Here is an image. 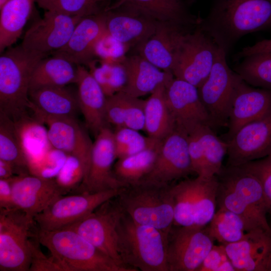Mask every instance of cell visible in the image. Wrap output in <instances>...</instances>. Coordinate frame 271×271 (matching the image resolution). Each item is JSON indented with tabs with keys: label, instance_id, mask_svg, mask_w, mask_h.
I'll return each instance as SVG.
<instances>
[{
	"label": "cell",
	"instance_id": "obj_1",
	"mask_svg": "<svg viewBox=\"0 0 271 271\" xmlns=\"http://www.w3.org/2000/svg\"><path fill=\"white\" fill-rule=\"evenodd\" d=\"M197 26L227 54L244 36L271 28V0H212Z\"/></svg>",
	"mask_w": 271,
	"mask_h": 271
},
{
	"label": "cell",
	"instance_id": "obj_2",
	"mask_svg": "<svg viewBox=\"0 0 271 271\" xmlns=\"http://www.w3.org/2000/svg\"><path fill=\"white\" fill-rule=\"evenodd\" d=\"M216 177L218 208L229 210L240 217L247 232L261 229L271 234L266 218L271 207L258 179L240 166L228 165L222 167Z\"/></svg>",
	"mask_w": 271,
	"mask_h": 271
},
{
	"label": "cell",
	"instance_id": "obj_3",
	"mask_svg": "<svg viewBox=\"0 0 271 271\" xmlns=\"http://www.w3.org/2000/svg\"><path fill=\"white\" fill-rule=\"evenodd\" d=\"M116 232L117 250L125 266L134 271H169L168 233L138 223L124 211Z\"/></svg>",
	"mask_w": 271,
	"mask_h": 271
},
{
	"label": "cell",
	"instance_id": "obj_4",
	"mask_svg": "<svg viewBox=\"0 0 271 271\" xmlns=\"http://www.w3.org/2000/svg\"><path fill=\"white\" fill-rule=\"evenodd\" d=\"M35 236L61 271H133L117 263L72 229L42 230L37 227Z\"/></svg>",
	"mask_w": 271,
	"mask_h": 271
},
{
	"label": "cell",
	"instance_id": "obj_5",
	"mask_svg": "<svg viewBox=\"0 0 271 271\" xmlns=\"http://www.w3.org/2000/svg\"><path fill=\"white\" fill-rule=\"evenodd\" d=\"M43 58L25 51L21 45L11 46L1 55L0 112L14 121L28 114L31 77Z\"/></svg>",
	"mask_w": 271,
	"mask_h": 271
},
{
	"label": "cell",
	"instance_id": "obj_6",
	"mask_svg": "<svg viewBox=\"0 0 271 271\" xmlns=\"http://www.w3.org/2000/svg\"><path fill=\"white\" fill-rule=\"evenodd\" d=\"M170 186L141 182L124 187L116 198L134 221L169 233L174 216Z\"/></svg>",
	"mask_w": 271,
	"mask_h": 271
},
{
	"label": "cell",
	"instance_id": "obj_7",
	"mask_svg": "<svg viewBox=\"0 0 271 271\" xmlns=\"http://www.w3.org/2000/svg\"><path fill=\"white\" fill-rule=\"evenodd\" d=\"M216 176H197L170 186L174 202V222L177 226L205 227L216 212Z\"/></svg>",
	"mask_w": 271,
	"mask_h": 271
},
{
	"label": "cell",
	"instance_id": "obj_8",
	"mask_svg": "<svg viewBox=\"0 0 271 271\" xmlns=\"http://www.w3.org/2000/svg\"><path fill=\"white\" fill-rule=\"evenodd\" d=\"M21 210L0 209V270H30L37 228Z\"/></svg>",
	"mask_w": 271,
	"mask_h": 271
},
{
	"label": "cell",
	"instance_id": "obj_9",
	"mask_svg": "<svg viewBox=\"0 0 271 271\" xmlns=\"http://www.w3.org/2000/svg\"><path fill=\"white\" fill-rule=\"evenodd\" d=\"M123 188L61 195L35 216L34 219L38 228L42 230L66 227L85 218L106 201L117 197Z\"/></svg>",
	"mask_w": 271,
	"mask_h": 271
},
{
	"label": "cell",
	"instance_id": "obj_10",
	"mask_svg": "<svg viewBox=\"0 0 271 271\" xmlns=\"http://www.w3.org/2000/svg\"><path fill=\"white\" fill-rule=\"evenodd\" d=\"M220 48L198 26L185 36L172 73L198 88L210 74Z\"/></svg>",
	"mask_w": 271,
	"mask_h": 271
},
{
	"label": "cell",
	"instance_id": "obj_11",
	"mask_svg": "<svg viewBox=\"0 0 271 271\" xmlns=\"http://www.w3.org/2000/svg\"><path fill=\"white\" fill-rule=\"evenodd\" d=\"M227 54L219 49L209 75L198 88L213 126L228 124L238 75L229 67Z\"/></svg>",
	"mask_w": 271,
	"mask_h": 271
},
{
	"label": "cell",
	"instance_id": "obj_12",
	"mask_svg": "<svg viewBox=\"0 0 271 271\" xmlns=\"http://www.w3.org/2000/svg\"><path fill=\"white\" fill-rule=\"evenodd\" d=\"M206 226L172 227L167 247L169 271H197L214 245Z\"/></svg>",
	"mask_w": 271,
	"mask_h": 271
},
{
	"label": "cell",
	"instance_id": "obj_13",
	"mask_svg": "<svg viewBox=\"0 0 271 271\" xmlns=\"http://www.w3.org/2000/svg\"><path fill=\"white\" fill-rule=\"evenodd\" d=\"M123 212L116 197L101 204L85 218L65 228L76 231L117 263L128 267L122 262L117 250L116 227Z\"/></svg>",
	"mask_w": 271,
	"mask_h": 271
},
{
	"label": "cell",
	"instance_id": "obj_14",
	"mask_svg": "<svg viewBox=\"0 0 271 271\" xmlns=\"http://www.w3.org/2000/svg\"><path fill=\"white\" fill-rule=\"evenodd\" d=\"M82 18L45 11L26 32L20 45L29 53L45 58L67 44Z\"/></svg>",
	"mask_w": 271,
	"mask_h": 271
},
{
	"label": "cell",
	"instance_id": "obj_15",
	"mask_svg": "<svg viewBox=\"0 0 271 271\" xmlns=\"http://www.w3.org/2000/svg\"><path fill=\"white\" fill-rule=\"evenodd\" d=\"M192 172L187 134L176 126L161 141L154 166L141 182L170 185Z\"/></svg>",
	"mask_w": 271,
	"mask_h": 271
},
{
	"label": "cell",
	"instance_id": "obj_16",
	"mask_svg": "<svg viewBox=\"0 0 271 271\" xmlns=\"http://www.w3.org/2000/svg\"><path fill=\"white\" fill-rule=\"evenodd\" d=\"M116 159L113 131L106 126L95 137L88 166L76 193H96L124 187L115 177Z\"/></svg>",
	"mask_w": 271,
	"mask_h": 271
},
{
	"label": "cell",
	"instance_id": "obj_17",
	"mask_svg": "<svg viewBox=\"0 0 271 271\" xmlns=\"http://www.w3.org/2000/svg\"><path fill=\"white\" fill-rule=\"evenodd\" d=\"M228 166H239L271 155V108L241 127L227 142Z\"/></svg>",
	"mask_w": 271,
	"mask_h": 271
},
{
	"label": "cell",
	"instance_id": "obj_18",
	"mask_svg": "<svg viewBox=\"0 0 271 271\" xmlns=\"http://www.w3.org/2000/svg\"><path fill=\"white\" fill-rule=\"evenodd\" d=\"M30 110L34 117L47 125L52 147L79 159L85 164L86 171L93 143L75 117L51 116L33 107Z\"/></svg>",
	"mask_w": 271,
	"mask_h": 271
},
{
	"label": "cell",
	"instance_id": "obj_19",
	"mask_svg": "<svg viewBox=\"0 0 271 271\" xmlns=\"http://www.w3.org/2000/svg\"><path fill=\"white\" fill-rule=\"evenodd\" d=\"M166 96L176 126L186 133L199 124L213 127L198 88L193 85L174 77L166 86Z\"/></svg>",
	"mask_w": 271,
	"mask_h": 271
},
{
	"label": "cell",
	"instance_id": "obj_20",
	"mask_svg": "<svg viewBox=\"0 0 271 271\" xmlns=\"http://www.w3.org/2000/svg\"><path fill=\"white\" fill-rule=\"evenodd\" d=\"M11 180L15 208L33 218L57 198L66 195L55 179L26 174L15 175Z\"/></svg>",
	"mask_w": 271,
	"mask_h": 271
},
{
	"label": "cell",
	"instance_id": "obj_21",
	"mask_svg": "<svg viewBox=\"0 0 271 271\" xmlns=\"http://www.w3.org/2000/svg\"><path fill=\"white\" fill-rule=\"evenodd\" d=\"M195 28L157 22L154 34L138 47L140 54L160 69L172 72L185 35Z\"/></svg>",
	"mask_w": 271,
	"mask_h": 271
},
{
	"label": "cell",
	"instance_id": "obj_22",
	"mask_svg": "<svg viewBox=\"0 0 271 271\" xmlns=\"http://www.w3.org/2000/svg\"><path fill=\"white\" fill-rule=\"evenodd\" d=\"M270 108L271 90L252 86L238 75L228 123V140L243 126L262 116Z\"/></svg>",
	"mask_w": 271,
	"mask_h": 271
},
{
	"label": "cell",
	"instance_id": "obj_23",
	"mask_svg": "<svg viewBox=\"0 0 271 271\" xmlns=\"http://www.w3.org/2000/svg\"><path fill=\"white\" fill-rule=\"evenodd\" d=\"M106 31L105 12L83 17L67 44L52 54L62 56L76 65L87 66L94 60L96 44Z\"/></svg>",
	"mask_w": 271,
	"mask_h": 271
},
{
	"label": "cell",
	"instance_id": "obj_24",
	"mask_svg": "<svg viewBox=\"0 0 271 271\" xmlns=\"http://www.w3.org/2000/svg\"><path fill=\"white\" fill-rule=\"evenodd\" d=\"M224 245L236 271H265L271 253V234L253 230L240 240Z\"/></svg>",
	"mask_w": 271,
	"mask_h": 271
},
{
	"label": "cell",
	"instance_id": "obj_25",
	"mask_svg": "<svg viewBox=\"0 0 271 271\" xmlns=\"http://www.w3.org/2000/svg\"><path fill=\"white\" fill-rule=\"evenodd\" d=\"M79 109L88 129L96 137L107 126L105 119L106 96L102 88L84 65H77L76 83Z\"/></svg>",
	"mask_w": 271,
	"mask_h": 271
},
{
	"label": "cell",
	"instance_id": "obj_26",
	"mask_svg": "<svg viewBox=\"0 0 271 271\" xmlns=\"http://www.w3.org/2000/svg\"><path fill=\"white\" fill-rule=\"evenodd\" d=\"M105 12L107 32L129 48L140 46L155 31L157 22L136 12L125 9Z\"/></svg>",
	"mask_w": 271,
	"mask_h": 271
},
{
	"label": "cell",
	"instance_id": "obj_27",
	"mask_svg": "<svg viewBox=\"0 0 271 271\" xmlns=\"http://www.w3.org/2000/svg\"><path fill=\"white\" fill-rule=\"evenodd\" d=\"M126 82L121 91L136 97L151 94L161 84L174 78L172 72L160 69L140 54L125 57L122 61Z\"/></svg>",
	"mask_w": 271,
	"mask_h": 271
},
{
	"label": "cell",
	"instance_id": "obj_28",
	"mask_svg": "<svg viewBox=\"0 0 271 271\" xmlns=\"http://www.w3.org/2000/svg\"><path fill=\"white\" fill-rule=\"evenodd\" d=\"M122 7L157 22H172L190 28L199 23V18L191 15L181 0H117L106 11Z\"/></svg>",
	"mask_w": 271,
	"mask_h": 271
},
{
	"label": "cell",
	"instance_id": "obj_29",
	"mask_svg": "<svg viewBox=\"0 0 271 271\" xmlns=\"http://www.w3.org/2000/svg\"><path fill=\"white\" fill-rule=\"evenodd\" d=\"M31 107L51 116L75 117L80 110L77 92L64 86H46L29 91Z\"/></svg>",
	"mask_w": 271,
	"mask_h": 271
},
{
	"label": "cell",
	"instance_id": "obj_30",
	"mask_svg": "<svg viewBox=\"0 0 271 271\" xmlns=\"http://www.w3.org/2000/svg\"><path fill=\"white\" fill-rule=\"evenodd\" d=\"M145 102L123 91L106 97L105 113L107 124L116 128L144 130Z\"/></svg>",
	"mask_w": 271,
	"mask_h": 271
},
{
	"label": "cell",
	"instance_id": "obj_31",
	"mask_svg": "<svg viewBox=\"0 0 271 271\" xmlns=\"http://www.w3.org/2000/svg\"><path fill=\"white\" fill-rule=\"evenodd\" d=\"M166 85L161 84L146 100L145 127L148 137L162 141L175 128V120L168 105Z\"/></svg>",
	"mask_w": 271,
	"mask_h": 271
},
{
	"label": "cell",
	"instance_id": "obj_32",
	"mask_svg": "<svg viewBox=\"0 0 271 271\" xmlns=\"http://www.w3.org/2000/svg\"><path fill=\"white\" fill-rule=\"evenodd\" d=\"M77 65L62 56L44 58L36 66L31 79L30 90L46 86H64L76 83Z\"/></svg>",
	"mask_w": 271,
	"mask_h": 271
},
{
	"label": "cell",
	"instance_id": "obj_33",
	"mask_svg": "<svg viewBox=\"0 0 271 271\" xmlns=\"http://www.w3.org/2000/svg\"><path fill=\"white\" fill-rule=\"evenodd\" d=\"M35 2V0H9L0 9L1 53L20 37Z\"/></svg>",
	"mask_w": 271,
	"mask_h": 271
},
{
	"label": "cell",
	"instance_id": "obj_34",
	"mask_svg": "<svg viewBox=\"0 0 271 271\" xmlns=\"http://www.w3.org/2000/svg\"><path fill=\"white\" fill-rule=\"evenodd\" d=\"M161 141L138 153L117 159L113 166V173L124 187L139 184L150 173Z\"/></svg>",
	"mask_w": 271,
	"mask_h": 271
},
{
	"label": "cell",
	"instance_id": "obj_35",
	"mask_svg": "<svg viewBox=\"0 0 271 271\" xmlns=\"http://www.w3.org/2000/svg\"><path fill=\"white\" fill-rule=\"evenodd\" d=\"M27 161L36 158L53 148L44 123L28 114L14 121Z\"/></svg>",
	"mask_w": 271,
	"mask_h": 271
},
{
	"label": "cell",
	"instance_id": "obj_36",
	"mask_svg": "<svg viewBox=\"0 0 271 271\" xmlns=\"http://www.w3.org/2000/svg\"><path fill=\"white\" fill-rule=\"evenodd\" d=\"M0 160L12 165L16 175L30 174L14 121L0 112Z\"/></svg>",
	"mask_w": 271,
	"mask_h": 271
},
{
	"label": "cell",
	"instance_id": "obj_37",
	"mask_svg": "<svg viewBox=\"0 0 271 271\" xmlns=\"http://www.w3.org/2000/svg\"><path fill=\"white\" fill-rule=\"evenodd\" d=\"M235 72L248 84L271 90V51L253 54L242 58Z\"/></svg>",
	"mask_w": 271,
	"mask_h": 271
},
{
	"label": "cell",
	"instance_id": "obj_38",
	"mask_svg": "<svg viewBox=\"0 0 271 271\" xmlns=\"http://www.w3.org/2000/svg\"><path fill=\"white\" fill-rule=\"evenodd\" d=\"M206 227L211 237L223 245L240 240L247 232L240 217L223 208H218Z\"/></svg>",
	"mask_w": 271,
	"mask_h": 271
},
{
	"label": "cell",
	"instance_id": "obj_39",
	"mask_svg": "<svg viewBox=\"0 0 271 271\" xmlns=\"http://www.w3.org/2000/svg\"><path fill=\"white\" fill-rule=\"evenodd\" d=\"M197 129L203 151L204 177L216 176L222 169V161L227 152V142L220 139L208 125H198Z\"/></svg>",
	"mask_w": 271,
	"mask_h": 271
},
{
	"label": "cell",
	"instance_id": "obj_40",
	"mask_svg": "<svg viewBox=\"0 0 271 271\" xmlns=\"http://www.w3.org/2000/svg\"><path fill=\"white\" fill-rule=\"evenodd\" d=\"M87 66L106 97L121 91L124 88L126 82V75L122 63L101 61L100 65L97 66L94 60Z\"/></svg>",
	"mask_w": 271,
	"mask_h": 271
},
{
	"label": "cell",
	"instance_id": "obj_41",
	"mask_svg": "<svg viewBox=\"0 0 271 271\" xmlns=\"http://www.w3.org/2000/svg\"><path fill=\"white\" fill-rule=\"evenodd\" d=\"M45 11L85 17L104 12L105 0H35Z\"/></svg>",
	"mask_w": 271,
	"mask_h": 271
},
{
	"label": "cell",
	"instance_id": "obj_42",
	"mask_svg": "<svg viewBox=\"0 0 271 271\" xmlns=\"http://www.w3.org/2000/svg\"><path fill=\"white\" fill-rule=\"evenodd\" d=\"M113 136L117 159L138 153L161 141L126 127L116 128Z\"/></svg>",
	"mask_w": 271,
	"mask_h": 271
},
{
	"label": "cell",
	"instance_id": "obj_43",
	"mask_svg": "<svg viewBox=\"0 0 271 271\" xmlns=\"http://www.w3.org/2000/svg\"><path fill=\"white\" fill-rule=\"evenodd\" d=\"M67 156L63 152L52 148L41 156L28 161L29 173L45 178L55 179Z\"/></svg>",
	"mask_w": 271,
	"mask_h": 271
},
{
	"label": "cell",
	"instance_id": "obj_44",
	"mask_svg": "<svg viewBox=\"0 0 271 271\" xmlns=\"http://www.w3.org/2000/svg\"><path fill=\"white\" fill-rule=\"evenodd\" d=\"M86 171L84 163L78 158L68 155L55 180L66 194L74 192L82 183Z\"/></svg>",
	"mask_w": 271,
	"mask_h": 271
},
{
	"label": "cell",
	"instance_id": "obj_45",
	"mask_svg": "<svg viewBox=\"0 0 271 271\" xmlns=\"http://www.w3.org/2000/svg\"><path fill=\"white\" fill-rule=\"evenodd\" d=\"M126 45L110 35L107 30L96 44L95 57L100 61L109 63H121L129 50Z\"/></svg>",
	"mask_w": 271,
	"mask_h": 271
},
{
	"label": "cell",
	"instance_id": "obj_46",
	"mask_svg": "<svg viewBox=\"0 0 271 271\" xmlns=\"http://www.w3.org/2000/svg\"><path fill=\"white\" fill-rule=\"evenodd\" d=\"M239 166L258 179L262 187L266 201L271 207V155Z\"/></svg>",
	"mask_w": 271,
	"mask_h": 271
},
{
	"label": "cell",
	"instance_id": "obj_47",
	"mask_svg": "<svg viewBox=\"0 0 271 271\" xmlns=\"http://www.w3.org/2000/svg\"><path fill=\"white\" fill-rule=\"evenodd\" d=\"M229 259L223 244L214 245L197 271H218L220 266Z\"/></svg>",
	"mask_w": 271,
	"mask_h": 271
},
{
	"label": "cell",
	"instance_id": "obj_48",
	"mask_svg": "<svg viewBox=\"0 0 271 271\" xmlns=\"http://www.w3.org/2000/svg\"><path fill=\"white\" fill-rule=\"evenodd\" d=\"M11 178L0 179V209L8 210L15 208Z\"/></svg>",
	"mask_w": 271,
	"mask_h": 271
},
{
	"label": "cell",
	"instance_id": "obj_49",
	"mask_svg": "<svg viewBox=\"0 0 271 271\" xmlns=\"http://www.w3.org/2000/svg\"><path fill=\"white\" fill-rule=\"evenodd\" d=\"M268 51H271V39H264L243 48L237 54L236 58H242L253 54Z\"/></svg>",
	"mask_w": 271,
	"mask_h": 271
},
{
	"label": "cell",
	"instance_id": "obj_50",
	"mask_svg": "<svg viewBox=\"0 0 271 271\" xmlns=\"http://www.w3.org/2000/svg\"><path fill=\"white\" fill-rule=\"evenodd\" d=\"M16 175L13 166L10 163L0 160V179H9Z\"/></svg>",
	"mask_w": 271,
	"mask_h": 271
},
{
	"label": "cell",
	"instance_id": "obj_51",
	"mask_svg": "<svg viewBox=\"0 0 271 271\" xmlns=\"http://www.w3.org/2000/svg\"><path fill=\"white\" fill-rule=\"evenodd\" d=\"M265 271H271V253L266 262Z\"/></svg>",
	"mask_w": 271,
	"mask_h": 271
},
{
	"label": "cell",
	"instance_id": "obj_52",
	"mask_svg": "<svg viewBox=\"0 0 271 271\" xmlns=\"http://www.w3.org/2000/svg\"><path fill=\"white\" fill-rule=\"evenodd\" d=\"M9 1V0H0V9H2Z\"/></svg>",
	"mask_w": 271,
	"mask_h": 271
},
{
	"label": "cell",
	"instance_id": "obj_53",
	"mask_svg": "<svg viewBox=\"0 0 271 271\" xmlns=\"http://www.w3.org/2000/svg\"><path fill=\"white\" fill-rule=\"evenodd\" d=\"M105 1H106V0H105Z\"/></svg>",
	"mask_w": 271,
	"mask_h": 271
}]
</instances>
